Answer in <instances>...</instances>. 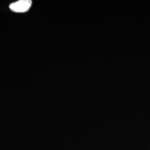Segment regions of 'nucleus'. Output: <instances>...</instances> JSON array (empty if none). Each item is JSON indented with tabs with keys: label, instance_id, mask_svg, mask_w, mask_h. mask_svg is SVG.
Segmentation results:
<instances>
[{
	"label": "nucleus",
	"instance_id": "nucleus-1",
	"mask_svg": "<svg viewBox=\"0 0 150 150\" xmlns=\"http://www.w3.org/2000/svg\"><path fill=\"white\" fill-rule=\"evenodd\" d=\"M32 5V1L20 0L11 4L10 8L15 12H25L29 10Z\"/></svg>",
	"mask_w": 150,
	"mask_h": 150
}]
</instances>
